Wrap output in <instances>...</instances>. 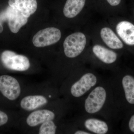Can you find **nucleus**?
<instances>
[{"label":"nucleus","instance_id":"obj_1","mask_svg":"<svg viewBox=\"0 0 134 134\" xmlns=\"http://www.w3.org/2000/svg\"><path fill=\"white\" fill-rule=\"evenodd\" d=\"M94 12L93 0H64L60 16L65 25L83 27L88 24Z\"/></svg>","mask_w":134,"mask_h":134},{"label":"nucleus","instance_id":"obj_2","mask_svg":"<svg viewBox=\"0 0 134 134\" xmlns=\"http://www.w3.org/2000/svg\"><path fill=\"white\" fill-rule=\"evenodd\" d=\"M91 41L90 35L86 28L69 34L62 42V51L64 58L73 62L75 66L83 65Z\"/></svg>","mask_w":134,"mask_h":134},{"label":"nucleus","instance_id":"obj_3","mask_svg":"<svg viewBox=\"0 0 134 134\" xmlns=\"http://www.w3.org/2000/svg\"><path fill=\"white\" fill-rule=\"evenodd\" d=\"M86 27L92 41L100 43L121 54L127 52L124 44L107 20Z\"/></svg>","mask_w":134,"mask_h":134},{"label":"nucleus","instance_id":"obj_4","mask_svg":"<svg viewBox=\"0 0 134 134\" xmlns=\"http://www.w3.org/2000/svg\"><path fill=\"white\" fill-rule=\"evenodd\" d=\"M121 54L100 43L91 41L84 61L85 63L88 62L104 68H113L118 64Z\"/></svg>","mask_w":134,"mask_h":134},{"label":"nucleus","instance_id":"obj_5","mask_svg":"<svg viewBox=\"0 0 134 134\" xmlns=\"http://www.w3.org/2000/svg\"><path fill=\"white\" fill-rule=\"evenodd\" d=\"M127 52L134 53V22L128 16H115L106 18Z\"/></svg>","mask_w":134,"mask_h":134},{"label":"nucleus","instance_id":"obj_6","mask_svg":"<svg viewBox=\"0 0 134 134\" xmlns=\"http://www.w3.org/2000/svg\"><path fill=\"white\" fill-rule=\"evenodd\" d=\"M110 95L106 86L103 85H97L89 92L85 99V111L90 115L98 114L107 104Z\"/></svg>","mask_w":134,"mask_h":134},{"label":"nucleus","instance_id":"obj_7","mask_svg":"<svg viewBox=\"0 0 134 134\" xmlns=\"http://www.w3.org/2000/svg\"><path fill=\"white\" fill-rule=\"evenodd\" d=\"M80 76L72 84L70 93L73 97L79 98L89 93L98 83L99 79L95 72L86 69L83 65L80 66Z\"/></svg>","mask_w":134,"mask_h":134},{"label":"nucleus","instance_id":"obj_8","mask_svg":"<svg viewBox=\"0 0 134 134\" xmlns=\"http://www.w3.org/2000/svg\"><path fill=\"white\" fill-rule=\"evenodd\" d=\"M95 12L106 19L115 16H128L126 0H93Z\"/></svg>","mask_w":134,"mask_h":134},{"label":"nucleus","instance_id":"obj_9","mask_svg":"<svg viewBox=\"0 0 134 134\" xmlns=\"http://www.w3.org/2000/svg\"><path fill=\"white\" fill-rule=\"evenodd\" d=\"M62 37L63 32L59 28L48 27L37 32L33 36L32 42L36 47L42 48L59 43Z\"/></svg>","mask_w":134,"mask_h":134},{"label":"nucleus","instance_id":"obj_10","mask_svg":"<svg viewBox=\"0 0 134 134\" xmlns=\"http://www.w3.org/2000/svg\"><path fill=\"white\" fill-rule=\"evenodd\" d=\"M3 66L8 69L18 72L27 71L30 67L29 58L10 50L3 51L1 57Z\"/></svg>","mask_w":134,"mask_h":134},{"label":"nucleus","instance_id":"obj_11","mask_svg":"<svg viewBox=\"0 0 134 134\" xmlns=\"http://www.w3.org/2000/svg\"><path fill=\"white\" fill-rule=\"evenodd\" d=\"M21 90L19 82L11 76H0V92L9 100H16L21 95Z\"/></svg>","mask_w":134,"mask_h":134},{"label":"nucleus","instance_id":"obj_12","mask_svg":"<svg viewBox=\"0 0 134 134\" xmlns=\"http://www.w3.org/2000/svg\"><path fill=\"white\" fill-rule=\"evenodd\" d=\"M6 14L9 27L12 33H17L28 22L29 18L16 9L9 7L7 9Z\"/></svg>","mask_w":134,"mask_h":134},{"label":"nucleus","instance_id":"obj_13","mask_svg":"<svg viewBox=\"0 0 134 134\" xmlns=\"http://www.w3.org/2000/svg\"><path fill=\"white\" fill-rule=\"evenodd\" d=\"M55 117V113L48 109L34 110L26 119V123L29 126L35 127L46 121L53 120Z\"/></svg>","mask_w":134,"mask_h":134},{"label":"nucleus","instance_id":"obj_14","mask_svg":"<svg viewBox=\"0 0 134 134\" xmlns=\"http://www.w3.org/2000/svg\"><path fill=\"white\" fill-rule=\"evenodd\" d=\"M8 3L9 7L18 10L28 18L37 9V0H9Z\"/></svg>","mask_w":134,"mask_h":134},{"label":"nucleus","instance_id":"obj_15","mask_svg":"<svg viewBox=\"0 0 134 134\" xmlns=\"http://www.w3.org/2000/svg\"><path fill=\"white\" fill-rule=\"evenodd\" d=\"M48 102L47 99L43 95H30L22 99L20 105L23 110L30 111L45 105Z\"/></svg>","mask_w":134,"mask_h":134},{"label":"nucleus","instance_id":"obj_16","mask_svg":"<svg viewBox=\"0 0 134 134\" xmlns=\"http://www.w3.org/2000/svg\"><path fill=\"white\" fill-rule=\"evenodd\" d=\"M83 125L86 131L92 134H105L109 130L107 122L97 118H88L84 121Z\"/></svg>","mask_w":134,"mask_h":134},{"label":"nucleus","instance_id":"obj_17","mask_svg":"<svg viewBox=\"0 0 134 134\" xmlns=\"http://www.w3.org/2000/svg\"><path fill=\"white\" fill-rule=\"evenodd\" d=\"M121 83L127 103L134 105V77L130 74L124 75L121 79Z\"/></svg>","mask_w":134,"mask_h":134},{"label":"nucleus","instance_id":"obj_18","mask_svg":"<svg viewBox=\"0 0 134 134\" xmlns=\"http://www.w3.org/2000/svg\"><path fill=\"white\" fill-rule=\"evenodd\" d=\"M57 126L53 120H49L42 123L39 129V134H55Z\"/></svg>","mask_w":134,"mask_h":134},{"label":"nucleus","instance_id":"obj_19","mask_svg":"<svg viewBox=\"0 0 134 134\" xmlns=\"http://www.w3.org/2000/svg\"><path fill=\"white\" fill-rule=\"evenodd\" d=\"M128 16L134 22V0H129L127 3Z\"/></svg>","mask_w":134,"mask_h":134},{"label":"nucleus","instance_id":"obj_20","mask_svg":"<svg viewBox=\"0 0 134 134\" xmlns=\"http://www.w3.org/2000/svg\"><path fill=\"white\" fill-rule=\"evenodd\" d=\"M8 117L5 113L0 110V126H3L8 122Z\"/></svg>","mask_w":134,"mask_h":134},{"label":"nucleus","instance_id":"obj_21","mask_svg":"<svg viewBox=\"0 0 134 134\" xmlns=\"http://www.w3.org/2000/svg\"><path fill=\"white\" fill-rule=\"evenodd\" d=\"M128 127L129 130L134 133V114L132 115L129 119L128 122Z\"/></svg>","mask_w":134,"mask_h":134},{"label":"nucleus","instance_id":"obj_22","mask_svg":"<svg viewBox=\"0 0 134 134\" xmlns=\"http://www.w3.org/2000/svg\"><path fill=\"white\" fill-rule=\"evenodd\" d=\"M75 134H91L90 132L84 130H78L74 132Z\"/></svg>","mask_w":134,"mask_h":134},{"label":"nucleus","instance_id":"obj_23","mask_svg":"<svg viewBox=\"0 0 134 134\" xmlns=\"http://www.w3.org/2000/svg\"><path fill=\"white\" fill-rule=\"evenodd\" d=\"M3 31V27L2 24L0 23V33H1Z\"/></svg>","mask_w":134,"mask_h":134},{"label":"nucleus","instance_id":"obj_24","mask_svg":"<svg viewBox=\"0 0 134 134\" xmlns=\"http://www.w3.org/2000/svg\"><path fill=\"white\" fill-rule=\"evenodd\" d=\"M2 19L1 18V17L0 16V23H2Z\"/></svg>","mask_w":134,"mask_h":134}]
</instances>
